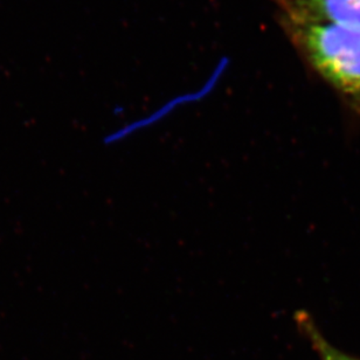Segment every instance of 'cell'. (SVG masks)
I'll list each match as a JSON object with an SVG mask.
<instances>
[{
  "label": "cell",
  "mask_w": 360,
  "mask_h": 360,
  "mask_svg": "<svg viewBox=\"0 0 360 360\" xmlns=\"http://www.w3.org/2000/svg\"><path fill=\"white\" fill-rule=\"evenodd\" d=\"M305 63L360 114V30L280 20Z\"/></svg>",
  "instance_id": "cell-1"
},
{
  "label": "cell",
  "mask_w": 360,
  "mask_h": 360,
  "mask_svg": "<svg viewBox=\"0 0 360 360\" xmlns=\"http://www.w3.org/2000/svg\"><path fill=\"white\" fill-rule=\"evenodd\" d=\"M280 20L360 30V0H274Z\"/></svg>",
  "instance_id": "cell-2"
},
{
  "label": "cell",
  "mask_w": 360,
  "mask_h": 360,
  "mask_svg": "<svg viewBox=\"0 0 360 360\" xmlns=\"http://www.w3.org/2000/svg\"><path fill=\"white\" fill-rule=\"evenodd\" d=\"M294 319L298 330L311 343L321 360H360L359 358L352 357L350 354L338 350L333 344H330L319 331V326H316L315 321L308 312L304 310L297 311L295 314Z\"/></svg>",
  "instance_id": "cell-3"
}]
</instances>
